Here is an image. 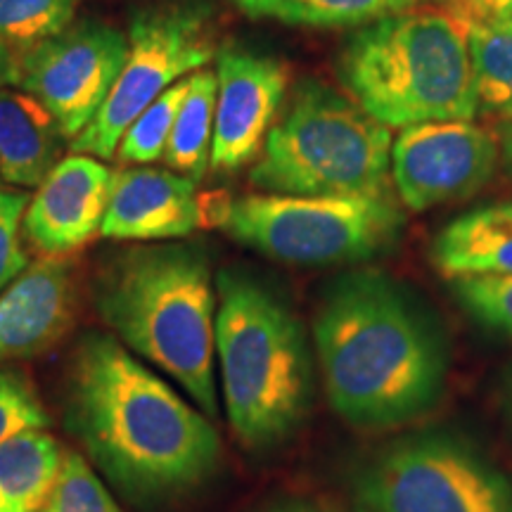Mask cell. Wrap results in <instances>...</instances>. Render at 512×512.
<instances>
[{
  "instance_id": "1",
  "label": "cell",
  "mask_w": 512,
  "mask_h": 512,
  "mask_svg": "<svg viewBox=\"0 0 512 512\" xmlns=\"http://www.w3.org/2000/svg\"><path fill=\"white\" fill-rule=\"evenodd\" d=\"M64 427L138 505L188 494L221 463L207 415L105 332H86L69 358Z\"/></svg>"
},
{
  "instance_id": "2",
  "label": "cell",
  "mask_w": 512,
  "mask_h": 512,
  "mask_svg": "<svg viewBox=\"0 0 512 512\" xmlns=\"http://www.w3.org/2000/svg\"><path fill=\"white\" fill-rule=\"evenodd\" d=\"M313 347L332 411L356 430H396L430 413L444 396V335L382 273H347L323 292Z\"/></svg>"
},
{
  "instance_id": "3",
  "label": "cell",
  "mask_w": 512,
  "mask_h": 512,
  "mask_svg": "<svg viewBox=\"0 0 512 512\" xmlns=\"http://www.w3.org/2000/svg\"><path fill=\"white\" fill-rule=\"evenodd\" d=\"M93 306L128 351L178 382L216 418V283L209 256L185 242L112 254L93 278Z\"/></svg>"
},
{
  "instance_id": "4",
  "label": "cell",
  "mask_w": 512,
  "mask_h": 512,
  "mask_svg": "<svg viewBox=\"0 0 512 512\" xmlns=\"http://www.w3.org/2000/svg\"><path fill=\"white\" fill-rule=\"evenodd\" d=\"M216 366L226 415L247 448L285 444L309 418L313 358L302 320L264 280L216 275Z\"/></svg>"
},
{
  "instance_id": "5",
  "label": "cell",
  "mask_w": 512,
  "mask_h": 512,
  "mask_svg": "<svg viewBox=\"0 0 512 512\" xmlns=\"http://www.w3.org/2000/svg\"><path fill=\"white\" fill-rule=\"evenodd\" d=\"M339 79L389 128L470 121L477 114L467 22L448 10H399L349 38Z\"/></svg>"
},
{
  "instance_id": "6",
  "label": "cell",
  "mask_w": 512,
  "mask_h": 512,
  "mask_svg": "<svg viewBox=\"0 0 512 512\" xmlns=\"http://www.w3.org/2000/svg\"><path fill=\"white\" fill-rule=\"evenodd\" d=\"M256 188L297 197H384L392 128L316 81L299 83L249 174Z\"/></svg>"
},
{
  "instance_id": "7",
  "label": "cell",
  "mask_w": 512,
  "mask_h": 512,
  "mask_svg": "<svg viewBox=\"0 0 512 512\" xmlns=\"http://www.w3.org/2000/svg\"><path fill=\"white\" fill-rule=\"evenodd\" d=\"M242 247L290 266H339L392 249L403 211L392 197L245 195L216 211Z\"/></svg>"
},
{
  "instance_id": "8",
  "label": "cell",
  "mask_w": 512,
  "mask_h": 512,
  "mask_svg": "<svg viewBox=\"0 0 512 512\" xmlns=\"http://www.w3.org/2000/svg\"><path fill=\"white\" fill-rule=\"evenodd\" d=\"M354 512H512V484L470 441L418 432L382 446L351 479Z\"/></svg>"
},
{
  "instance_id": "9",
  "label": "cell",
  "mask_w": 512,
  "mask_h": 512,
  "mask_svg": "<svg viewBox=\"0 0 512 512\" xmlns=\"http://www.w3.org/2000/svg\"><path fill=\"white\" fill-rule=\"evenodd\" d=\"M128 55L95 119L69 147L74 155L112 159L128 131L164 91L216 55L211 8L202 0H166L133 12Z\"/></svg>"
},
{
  "instance_id": "10",
  "label": "cell",
  "mask_w": 512,
  "mask_h": 512,
  "mask_svg": "<svg viewBox=\"0 0 512 512\" xmlns=\"http://www.w3.org/2000/svg\"><path fill=\"white\" fill-rule=\"evenodd\" d=\"M126 55V34L100 19H79L19 48L15 88L41 102L72 143L105 105Z\"/></svg>"
},
{
  "instance_id": "11",
  "label": "cell",
  "mask_w": 512,
  "mask_h": 512,
  "mask_svg": "<svg viewBox=\"0 0 512 512\" xmlns=\"http://www.w3.org/2000/svg\"><path fill=\"white\" fill-rule=\"evenodd\" d=\"M498 136L470 121L408 126L392 143V181L413 211L465 200L494 176Z\"/></svg>"
},
{
  "instance_id": "12",
  "label": "cell",
  "mask_w": 512,
  "mask_h": 512,
  "mask_svg": "<svg viewBox=\"0 0 512 512\" xmlns=\"http://www.w3.org/2000/svg\"><path fill=\"white\" fill-rule=\"evenodd\" d=\"M214 140L209 166L221 174L238 171L264 150L273 119L285 100L287 67L268 55L223 46L216 53Z\"/></svg>"
},
{
  "instance_id": "13",
  "label": "cell",
  "mask_w": 512,
  "mask_h": 512,
  "mask_svg": "<svg viewBox=\"0 0 512 512\" xmlns=\"http://www.w3.org/2000/svg\"><path fill=\"white\" fill-rule=\"evenodd\" d=\"M114 171L100 159H60L24 211L22 233L41 256H69L102 230Z\"/></svg>"
},
{
  "instance_id": "14",
  "label": "cell",
  "mask_w": 512,
  "mask_h": 512,
  "mask_svg": "<svg viewBox=\"0 0 512 512\" xmlns=\"http://www.w3.org/2000/svg\"><path fill=\"white\" fill-rule=\"evenodd\" d=\"M195 181L164 169H119L112 176L102 238L121 242L181 240L202 226Z\"/></svg>"
},
{
  "instance_id": "15",
  "label": "cell",
  "mask_w": 512,
  "mask_h": 512,
  "mask_svg": "<svg viewBox=\"0 0 512 512\" xmlns=\"http://www.w3.org/2000/svg\"><path fill=\"white\" fill-rule=\"evenodd\" d=\"M76 313L69 256H41L0 294V363L34 358L67 335Z\"/></svg>"
},
{
  "instance_id": "16",
  "label": "cell",
  "mask_w": 512,
  "mask_h": 512,
  "mask_svg": "<svg viewBox=\"0 0 512 512\" xmlns=\"http://www.w3.org/2000/svg\"><path fill=\"white\" fill-rule=\"evenodd\" d=\"M67 145L69 138L41 102L15 86L0 91V181L38 188Z\"/></svg>"
},
{
  "instance_id": "17",
  "label": "cell",
  "mask_w": 512,
  "mask_h": 512,
  "mask_svg": "<svg viewBox=\"0 0 512 512\" xmlns=\"http://www.w3.org/2000/svg\"><path fill=\"white\" fill-rule=\"evenodd\" d=\"M432 264L448 280L512 275V202L453 219L432 242Z\"/></svg>"
},
{
  "instance_id": "18",
  "label": "cell",
  "mask_w": 512,
  "mask_h": 512,
  "mask_svg": "<svg viewBox=\"0 0 512 512\" xmlns=\"http://www.w3.org/2000/svg\"><path fill=\"white\" fill-rule=\"evenodd\" d=\"M64 448L46 430L0 444V512H38L53 494Z\"/></svg>"
},
{
  "instance_id": "19",
  "label": "cell",
  "mask_w": 512,
  "mask_h": 512,
  "mask_svg": "<svg viewBox=\"0 0 512 512\" xmlns=\"http://www.w3.org/2000/svg\"><path fill=\"white\" fill-rule=\"evenodd\" d=\"M216 95H219L216 72H209V69L192 72L188 76V93L181 102L176 124L166 143L162 159L171 166V171L188 176L190 181H200L209 166Z\"/></svg>"
},
{
  "instance_id": "20",
  "label": "cell",
  "mask_w": 512,
  "mask_h": 512,
  "mask_svg": "<svg viewBox=\"0 0 512 512\" xmlns=\"http://www.w3.org/2000/svg\"><path fill=\"white\" fill-rule=\"evenodd\" d=\"M477 114L512 121V17L467 22Z\"/></svg>"
},
{
  "instance_id": "21",
  "label": "cell",
  "mask_w": 512,
  "mask_h": 512,
  "mask_svg": "<svg viewBox=\"0 0 512 512\" xmlns=\"http://www.w3.org/2000/svg\"><path fill=\"white\" fill-rule=\"evenodd\" d=\"M252 19H273L290 27H366L375 19L413 8L418 0H228Z\"/></svg>"
},
{
  "instance_id": "22",
  "label": "cell",
  "mask_w": 512,
  "mask_h": 512,
  "mask_svg": "<svg viewBox=\"0 0 512 512\" xmlns=\"http://www.w3.org/2000/svg\"><path fill=\"white\" fill-rule=\"evenodd\" d=\"M185 93H188V79H181L159 95L143 114H138L117 147L121 164H152L164 157Z\"/></svg>"
},
{
  "instance_id": "23",
  "label": "cell",
  "mask_w": 512,
  "mask_h": 512,
  "mask_svg": "<svg viewBox=\"0 0 512 512\" xmlns=\"http://www.w3.org/2000/svg\"><path fill=\"white\" fill-rule=\"evenodd\" d=\"M83 0H0V38L17 48L34 46L74 22Z\"/></svg>"
},
{
  "instance_id": "24",
  "label": "cell",
  "mask_w": 512,
  "mask_h": 512,
  "mask_svg": "<svg viewBox=\"0 0 512 512\" xmlns=\"http://www.w3.org/2000/svg\"><path fill=\"white\" fill-rule=\"evenodd\" d=\"M38 512H121V508L88 460L76 451H64L53 494Z\"/></svg>"
},
{
  "instance_id": "25",
  "label": "cell",
  "mask_w": 512,
  "mask_h": 512,
  "mask_svg": "<svg viewBox=\"0 0 512 512\" xmlns=\"http://www.w3.org/2000/svg\"><path fill=\"white\" fill-rule=\"evenodd\" d=\"M453 294L460 306L498 335L512 337V275H484V278L451 280Z\"/></svg>"
},
{
  "instance_id": "26",
  "label": "cell",
  "mask_w": 512,
  "mask_h": 512,
  "mask_svg": "<svg viewBox=\"0 0 512 512\" xmlns=\"http://www.w3.org/2000/svg\"><path fill=\"white\" fill-rule=\"evenodd\" d=\"M48 425L50 415L29 377L19 370H0V444Z\"/></svg>"
},
{
  "instance_id": "27",
  "label": "cell",
  "mask_w": 512,
  "mask_h": 512,
  "mask_svg": "<svg viewBox=\"0 0 512 512\" xmlns=\"http://www.w3.org/2000/svg\"><path fill=\"white\" fill-rule=\"evenodd\" d=\"M29 200L24 190L0 188V294L31 266L22 242V219Z\"/></svg>"
},
{
  "instance_id": "28",
  "label": "cell",
  "mask_w": 512,
  "mask_h": 512,
  "mask_svg": "<svg viewBox=\"0 0 512 512\" xmlns=\"http://www.w3.org/2000/svg\"><path fill=\"white\" fill-rule=\"evenodd\" d=\"M446 10L463 22H491L512 17V0H446Z\"/></svg>"
},
{
  "instance_id": "29",
  "label": "cell",
  "mask_w": 512,
  "mask_h": 512,
  "mask_svg": "<svg viewBox=\"0 0 512 512\" xmlns=\"http://www.w3.org/2000/svg\"><path fill=\"white\" fill-rule=\"evenodd\" d=\"M17 64L19 48L0 38V91L17 83Z\"/></svg>"
},
{
  "instance_id": "30",
  "label": "cell",
  "mask_w": 512,
  "mask_h": 512,
  "mask_svg": "<svg viewBox=\"0 0 512 512\" xmlns=\"http://www.w3.org/2000/svg\"><path fill=\"white\" fill-rule=\"evenodd\" d=\"M498 145H501L505 169L512 176V121H501V126H498Z\"/></svg>"
},
{
  "instance_id": "31",
  "label": "cell",
  "mask_w": 512,
  "mask_h": 512,
  "mask_svg": "<svg viewBox=\"0 0 512 512\" xmlns=\"http://www.w3.org/2000/svg\"><path fill=\"white\" fill-rule=\"evenodd\" d=\"M266 512H335V510L325 508V505L313 503V501H283L273 505V508H268Z\"/></svg>"
},
{
  "instance_id": "32",
  "label": "cell",
  "mask_w": 512,
  "mask_h": 512,
  "mask_svg": "<svg viewBox=\"0 0 512 512\" xmlns=\"http://www.w3.org/2000/svg\"><path fill=\"white\" fill-rule=\"evenodd\" d=\"M505 401H508L510 415H512V373H510L508 380H505Z\"/></svg>"
},
{
  "instance_id": "33",
  "label": "cell",
  "mask_w": 512,
  "mask_h": 512,
  "mask_svg": "<svg viewBox=\"0 0 512 512\" xmlns=\"http://www.w3.org/2000/svg\"><path fill=\"white\" fill-rule=\"evenodd\" d=\"M444 3H446V0H444Z\"/></svg>"
}]
</instances>
